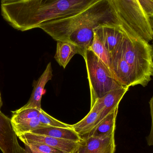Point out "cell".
I'll use <instances>...</instances> for the list:
<instances>
[{
    "mask_svg": "<svg viewBox=\"0 0 153 153\" xmlns=\"http://www.w3.org/2000/svg\"><path fill=\"white\" fill-rule=\"evenodd\" d=\"M120 22V18L111 0H96L75 15L47 22L39 28L56 41L74 44L83 56L92 43L95 28L102 25H118Z\"/></svg>",
    "mask_w": 153,
    "mask_h": 153,
    "instance_id": "6da1fadb",
    "label": "cell"
},
{
    "mask_svg": "<svg viewBox=\"0 0 153 153\" xmlns=\"http://www.w3.org/2000/svg\"><path fill=\"white\" fill-rule=\"evenodd\" d=\"M96 0H23L1 4L2 15L14 28L24 31L75 15Z\"/></svg>",
    "mask_w": 153,
    "mask_h": 153,
    "instance_id": "7a4b0ae2",
    "label": "cell"
},
{
    "mask_svg": "<svg viewBox=\"0 0 153 153\" xmlns=\"http://www.w3.org/2000/svg\"><path fill=\"white\" fill-rule=\"evenodd\" d=\"M123 37L117 46L136 75L140 85L146 87L153 77V47L135 31L120 25Z\"/></svg>",
    "mask_w": 153,
    "mask_h": 153,
    "instance_id": "3957f363",
    "label": "cell"
},
{
    "mask_svg": "<svg viewBox=\"0 0 153 153\" xmlns=\"http://www.w3.org/2000/svg\"><path fill=\"white\" fill-rule=\"evenodd\" d=\"M86 65L91 94V108L95 102L112 90L122 87L108 67L92 51L87 50L83 56Z\"/></svg>",
    "mask_w": 153,
    "mask_h": 153,
    "instance_id": "277c9868",
    "label": "cell"
},
{
    "mask_svg": "<svg viewBox=\"0 0 153 153\" xmlns=\"http://www.w3.org/2000/svg\"><path fill=\"white\" fill-rule=\"evenodd\" d=\"M118 14L136 33L147 42L152 41L153 30L150 18L137 0H111Z\"/></svg>",
    "mask_w": 153,
    "mask_h": 153,
    "instance_id": "5b68a950",
    "label": "cell"
},
{
    "mask_svg": "<svg viewBox=\"0 0 153 153\" xmlns=\"http://www.w3.org/2000/svg\"><path fill=\"white\" fill-rule=\"evenodd\" d=\"M110 70L116 80L122 86L129 88L140 85L136 75L117 47L111 54Z\"/></svg>",
    "mask_w": 153,
    "mask_h": 153,
    "instance_id": "8992f818",
    "label": "cell"
},
{
    "mask_svg": "<svg viewBox=\"0 0 153 153\" xmlns=\"http://www.w3.org/2000/svg\"><path fill=\"white\" fill-rule=\"evenodd\" d=\"M115 134L109 136H91L82 138L74 153H114L116 150Z\"/></svg>",
    "mask_w": 153,
    "mask_h": 153,
    "instance_id": "52a82bcc",
    "label": "cell"
},
{
    "mask_svg": "<svg viewBox=\"0 0 153 153\" xmlns=\"http://www.w3.org/2000/svg\"><path fill=\"white\" fill-rule=\"evenodd\" d=\"M18 137L23 143H37L44 144L58 149L65 153L75 152L80 142L64 140L33 133L22 134Z\"/></svg>",
    "mask_w": 153,
    "mask_h": 153,
    "instance_id": "ba28073f",
    "label": "cell"
},
{
    "mask_svg": "<svg viewBox=\"0 0 153 153\" xmlns=\"http://www.w3.org/2000/svg\"><path fill=\"white\" fill-rule=\"evenodd\" d=\"M94 33L108 50L110 54L123 37V32L120 24L99 26L94 29Z\"/></svg>",
    "mask_w": 153,
    "mask_h": 153,
    "instance_id": "9c48e42d",
    "label": "cell"
},
{
    "mask_svg": "<svg viewBox=\"0 0 153 153\" xmlns=\"http://www.w3.org/2000/svg\"><path fill=\"white\" fill-rule=\"evenodd\" d=\"M128 89L129 87L122 86L110 91L96 101L94 106L100 111L102 120L119 107L120 101Z\"/></svg>",
    "mask_w": 153,
    "mask_h": 153,
    "instance_id": "30bf717a",
    "label": "cell"
},
{
    "mask_svg": "<svg viewBox=\"0 0 153 153\" xmlns=\"http://www.w3.org/2000/svg\"><path fill=\"white\" fill-rule=\"evenodd\" d=\"M52 65L51 63H49L42 75L34 85V89L29 100L22 108H35L39 110L42 109L41 99L44 94V89L47 83L52 79Z\"/></svg>",
    "mask_w": 153,
    "mask_h": 153,
    "instance_id": "8fae6325",
    "label": "cell"
},
{
    "mask_svg": "<svg viewBox=\"0 0 153 153\" xmlns=\"http://www.w3.org/2000/svg\"><path fill=\"white\" fill-rule=\"evenodd\" d=\"M102 120L100 111L94 106L92 108L90 109L88 114L82 120L72 125V128L82 138H85Z\"/></svg>",
    "mask_w": 153,
    "mask_h": 153,
    "instance_id": "7c38bea8",
    "label": "cell"
},
{
    "mask_svg": "<svg viewBox=\"0 0 153 153\" xmlns=\"http://www.w3.org/2000/svg\"><path fill=\"white\" fill-rule=\"evenodd\" d=\"M30 133L45 135L51 137L69 141L79 142L82 138L72 128L47 127L34 130Z\"/></svg>",
    "mask_w": 153,
    "mask_h": 153,
    "instance_id": "4fadbf2b",
    "label": "cell"
},
{
    "mask_svg": "<svg viewBox=\"0 0 153 153\" xmlns=\"http://www.w3.org/2000/svg\"><path fill=\"white\" fill-rule=\"evenodd\" d=\"M56 51L54 58L60 66L65 68L73 57L76 54L81 55L78 48L68 41H57Z\"/></svg>",
    "mask_w": 153,
    "mask_h": 153,
    "instance_id": "5bb4252c",
    "label": "cell"
},
{
    "mask_svg": "<svg viewBox=\"0 0 153 153\" xmlns=\"http://www.w3.org/2000/svg\"><path fill=\"white\" fill-rule=\"evenodd\" d=\"M118 111V107L103 118L86 137L91 136L103 137L115 134Z\"/></svg>",
    "mask_w": 153,
    "mask_h": 153,
    "instance_id": "9a60e30c",
    "label": "cell"
},
{
    "mask_svg": "<svg viewBox=\"0 0 153 153\" xmlns=\"http://www.w3.org/2000/svg\"><path fill=\"white\" fill-rule=\"evenodd\" d=\"M12 125L17 137L22 134L32 132L39 128L49 127L42 124L38 117L22 120L18 123L12 124Z\"/></svg>",
    "mask_w": 153,
    "mask_h": 153,
    "instance_id": "2e32d148",
    "label": "cell"
},
{
    "mask_svg": "<svg viewBox=\"0 0 153 153\" xmlns=\"http://www.w3.org/2000/svg\"><path fill=\"white\" fill-rule=\"evenodd\" d=\"M88 50L92 51L110 69V53L94 33L92 43Z\"/></svg>",
    "mask_w": 153,
    "mask_h": 153,
    "instance_id": "e0dca14e",
    "label": "cell"
},
{
    "mask_svg": "<svg viewBox=\"0 0 153 153\" xmlns=\"http://www.w3.org/2000/svg\"><path fill=\"white\" fill-rule=\"evenodd\" d=\"M40 110L35 108H23L22 107L19 109L12 112L11 118L12 124L17 123L22 120L38 117Z\"/></svg>",
    "mask_w": 153,
    "mask_h": 153,
    "instance_id": "ac0fdd59",
    "label": "cell"
},
{
    "mask_svg": "<svg viewBox=\"0 0 153 153\" xmlns=\"http://www.w3.org/2000/svg\"><path fill=\"white\" fill-rule=\"evenodd\" d=\"M38 118L42 124L48 126L61 128L72 127V125L65 124L56 119L47 113L42 109L40 110Z\"/></svg>",
    "mask_w": 153,
    "mask_h": 153,
    "instance_id": "d6986e66",
    "label": "cell"
},
{
    "mask_svg": "<svg viewBox=\"0 0 153 153\" xmlns=\"http://www.w3.org/2000/svg\"><path fill=\"white\" fill-rule=\"evenodd\" d=\"M24 144L30 149L35 152L44 153H65L58 149L44 144L37 143H27Z\"/></svg>",
    "mask_w": 153,
    "mask_h": 153,
    "instance_id": "ffe728a7",
    "label": "cell"
},
{
    "mask_svg": "<svg viewBox=\"0 0 153 153\" xmlns=\"http://www.w3.org/2000/svg\"><path fill=\"white\" fill-rule=\"evenodd\" d=\"M137 1L149 18L153 16V0H137Z\"/></svg>",
    "mask_w": 153,
    "mask_h": 153,
    "instance_id": "44dd1931",
    "label": "cell"
},
{
    "mask_svg": "<svg viewBox=\"0 0 153 153\" xmlns=\"http://www.w3.org/2000/svg\"><path fill=\"white\" fill-rule=\"evenodd\" d=\"M151 116H152V128L150 134L147 137V143L150 146H153V96L149 102Z\"/></svg>",
    "mask_w": 153,
    "mask_h": 153,
    "instance_id": "7402d4cb",
    "label": "cell"
},
{
    "mask_svg": "<svg viewBox=\"0 0 153 153\" xmlns=\"http://www.w3.org/2000/svg\"><path fill=\"white\" fill-rule=\"evenodd\" d=\"M23 0H1V4H2L10 3L15 2Z\"/></svg>",
    "mask_w": 153,
    "mask_h": 153,
    "instance_id": "603a6c76",
    "label": "cell"
},
{
    "mask_svg": "<svg viewBox=\"0 0 153 153\" xmlns=\"http://www.w3.org/2000/svg\"><path fill=\"white\" fill-rule=\"evenodd\" d=\"M25 153H44L39 152H35V151H32L27 146H25Z\"/></svg>",
    "mask_w": 153,
    "mask_h": 153,
    "instance_id": "cb8c5ba5",
    "label": "cell"
},
{
    "mask_svg": "<svg viewBox=\"0 0 153 153\" xmlns=\"http://www.w3.org/2000/svg\"><path fill=\"white\" fill-rule=\"evenodd\" d=\"M3 105L2 101L1 96V93H0V110Z\"/></svg>",
    "mask_w": 153,
    "mask_h": 153,
    "instance_id": "d4e9b609",
    "label": "cell"
},
{
    "mask_svg": "<svg viewBox=\"0 0 153 153\" xmlns=\"http://www.w3.org/2000/svg\"><path fill=\"white\" fill-rule=\"evenodd\" d=\"M150 22H151V25L153 29V16L150 18Z\"/></svg>",
    "mask_w": 153,
    "mask_h": 153,
    "instance_id": "484cf974",
    "label": "cell"
},
{
    "mask_svg": "<svg viewBox=\"0 0 153 153\" xmlns=\"http://www.w3.org/2000/svg\"><path fill=\"white\" fill-rule=\"evenodd\" d=\"M152 41H153V39H152Z\"/></svg>",
    "mask_w": 153,
    "mask_h": 153,
    "instance_id": "4316f807",
    "label": "cell"
}]
</instances>
